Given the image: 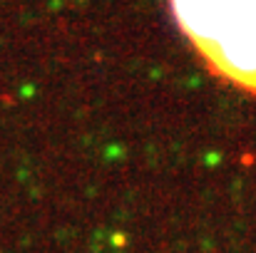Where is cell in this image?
Masks as SVG:
<instances>
[{
    "instance_id": "obj_1",
    "label": "cell",
    "mask_w": 256,
    "mask_h": 253,
    "mask_svg": "<svg viewBox=\"0 0 256 253\" xmlns=\"http://www.w3.org/2000/svg\"><path fill=\"white\" fill-rule=\"evenodd\" d=\"M170 7L206 70L256 94V0H170Z\"/></svg>"
}]
</instances>
